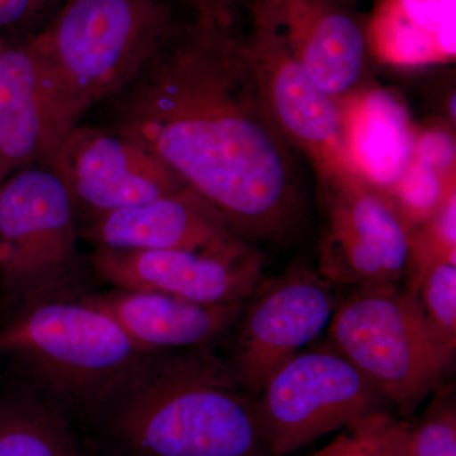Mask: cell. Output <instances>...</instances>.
Returning a JSON list of instances; mask_svg holds the SVG:
<instances>
[{
  "mask_svg": "<svg viewBox=\"0 0 456 456\" xmlns=\"http://www.w3.org/2000/svg\"><path fill=\"white\" fill-rule=\"evenodd\" d=\"M456 0H378L365 20L369 56L397 66L455 59Z\"/></svg>",
  "mask_w": 456,
  "mask_h": 456,
  "instance_id": "cell-18",
  "label": "cell"
},
{
  "mask_svg": "<svg viewBox=\"0 0 456 456\" xmlns=\"http://www.w3.org/2000/svg\"><path fill=\"white\" fill-rule=\"evenodd\" d=\"M327 338L404 419L454 369L455 353L431 338L415 301L401 287L350 289L338 301Z\"/></svg>",
  "mask_w": 456,
  "mask_h": 456,
  "instance_id": "cell-5",
  "label": "cell"
},
{
  "mask_svg": "<svg viewBox=\"0 0 456 456\" xmlns=\"http://www.w3.org/2000/svg\"><path fill=\"white\" fill-rule=\"evenodd\" d=\"M407 292L415 301L428 334L437 344L456 349V263L435 256L411 242Z\"/></svg>",
  "mask_w": 456,
  "mask_h": 456,
  "instance_id": "cell-20",
  "label": "cell"
},
{
  "mask_svg": "<svg viewBox=\"0 0 456 456\" xmlns=\"http://www.w3.org/2000/svg\"><path fill=\"white\" fill-rule=\"evenodd\" d=\"M46 2H49V0H36V11H37V9L44 7L45 3Z\"/></svg>",
  "mask_w": 456,
  "mask_h": 456,
  "instance_id": "cell-30",
  "label": "cell"
},
{
  "mask_svg": "<svg viewBox=\"0 0 456 456\" xmlns=\"http://www.w3.org/2000/svg\"><path fill=\"white\" fill-rule=\"evenodd\" d=\"M36 12V0H0V28L17 25Z\"/></svg>",
  "mask_w": 456,
  "mask_h": 456,
  "instance_id": "cell-26",
  "label": "cell"
},
{
  "mask_svg": "<svg viewBox=\"0 0 456 456\" xmlns=\"http://www.w3.org/2000/svg\"><path fill=\"white\" fill-rule=\"evenodd\" d=\"M338 301L335 285L301 261L264 278L230 334L227 362L246 391L255 397L270 375L316 340Z\"/></svg>",
  "mask_w": 456,
  "mask_h": 456,
  "instance_id": "cell-9",
  "label": "cell"
},
{
  "mask_svg": "<svg viewBox=\"0 0 456 456\" xmlns=\"http://www.w3.org/2000/svg\"><path fill=\"white\" fill-rule=\"evenodd\" d=\"M411 425L392 411L370 413L345 426L312 456H408Z\"/></svg>",
  "mask_w": 456,
  "mask_h": 456,
  "instance_id": "cell-21",
  "label": "cell"
},
{
  "mask_svg": "<svg viewBox=\"0 0 456 456\" xmlns=\"http://www.w3.org/2000/svg\"><path fill=\"white\" fill-rule=\"evenodd\" d=\"M176 9L187 12L189 17L207 18L224 23H239L244 11L242 0H169Z\"/></svg>",
  "mask_w": 456,
  "mask_h": 456,
  "instance_id": "cell-25",
  "label": "cell"
},
{
  "mask_svg": "<svg viewBox=\"0 0 456 456\" xmlns=\"http://www.w3.org/2000/svg\"><path fill=\"white\" fill-rule=\"evenodd\" d=\"M248 20L268 27L323 92L335 99L362 84L365 20L340 0H242Z\"/></svg>",
  "mask_w": 456,
  "mask_h": 456,
  "instance_id": "cell-13",
  "label": "cell"
},
{
  "mask_svg": "<svg viewBox=\"0 0 456 456\" xmlns=\"http://www.w3.org/2000/svg\"><path fill=\"white\" fill-rule=\"evenodd\" d=\"M5 173L4 170H3L2 163H0V185L3 184V182L5 180Z\"/></svg>",
  "mask_w": 456,
  "mask_h": 456,
  "instance_id": "cell-29",
  "label": "cell"
},
{
  "mask_svg": "<svg viewBox=\"0 0 456 456\" xmlns=\"http://www.w3.org/2000/svg\"><path fill=\"white\" fill-rule=\"evenodd\" d=\"M455 139L449 126L430 125L416 130L413 159L446 176H455Z\"/></svg>",
  "mask_w": 456,
  "mask_h": 456,
  "instance_id": "cell-24",
  "label": "cell"
},
{
  "mask_svg": "<svg viewBox=\"0 0 456 456\" xmlns=\"http://www.w3.org/2000/svg\"><path fill=\"white\" fill-rule=\"evenodd\" d=\"M46 98L29 46H0V163L5 175L55 158Z\"/></svg>",
  "mask_w": 456,
  "mask_h": 456,
  "instance_id": "cell-17",
  "label": "cell"
},
{
  "mask_svg": "<svg viewBox=\"0 0 456 456\" xmlns=\"http://www.w3.org/2000/svg\"><path fill=\"white\" fill-rule=\"evenodd\" d=\"M340 2L345 3V4L350 5V7L355 8V5L358 4L360 0H340Z\"/></svg>",
  "mask_w": 456,
  "mask_h": 456,
  "instance_id": "cell-28",
  "label": "cell"
},
{
  "mask_svg": "<svg viewBox=\"0 0 456 456\" xmlns=\"http://www.w3.org/2000/svg\"><path fill=\"white\" fill-rule=\"evenodd\" d=\"M456 191L411 231V242L435 256L456 263Z\"/></svg>",
  "mask_w": 456,
  "mask_h": 456,
  "instance_id": "cell-23",
  "label": "cell"
},
{
  "mask_svg": "<svg viewBox=\"0 0 456 456\" xmlns=\"http://www.w3.org/2000/svg\"><path fill=\"white\" fill-rule=\"evenodd\" d=\"M316 182L318 272L335 287H401L412 228L392 198L356 174Z\"/></svg>",
  "mask_w": 456,
  "mask_h": 456,
  "instance_id": "cell-8",
  "label": "cell"
},
{
  "mask_svg": "<svg viewBox=\"0 0 456 456\" xmlns=\"http://www.w3.org/2000/svg\"><path fill=\"white\" fill-rule=\"evenodd\" d=\"M86 236L97 248L240 254L251 248L226 218L191 188L92 217Z\"/></svg>",
  "mask_w": 456,
  "mask_h": 456,
  "instance_id": "cell-14",
  "label": "cell"
},
{
  "mask_svg": "<svg viewBox=\"0 0 456 456\" xmlns=\"http://www.w3.org/2000/svg\"><path fill=\"white\" fill-rule=\"evenodd\" d=\"M77 206L49 167H26L0 185V289L17 311L84 292Z\"/></svg>",
  "mask_w": 456,
  "mask_h": 456,
  "instance_id": "cell-6",
  "label": "cell"
},
{
  "mask_svg": "<svg viewBox=\"0 0 456 456\" xmlns=\"http://www.w3.org/2000/svg\"><path fill=\"white\" fill-rule=\"evenodd\" d=\"M84 450H86V456H99L97 454V452H95L94 449L92 448V445L86 441V444H84Z\"/></svg>",
  "mask_w": 456,
  "mask_h": 456,
  "instance_id": "cell-27",
  "label": "cell"
},
{
  "mask_svg": "<svg viewBox=\"0 0 456 456\" xmlns=\"http://www.w3.org/2000/svg\"><path fill=\"white\" fill-rule=\"evenodd\" d=\"M182 20L169 0H66L28 42L56 154L84 114L125 89Z\"/></svg>",
  "mask_w": 456,
  "mask_h": 456,
  "instance_id": "cell-3",
  "label": "cell"
},
{
  "mask_svg": "<svg viewBox=\"0 0 456 456\" xmlns=\"http://www.w3.org/2000/svg\"><path fill=\"white\" fill-rule=\"evenodd\" d=\"M254 398L272 456L293 454L362 417L392 411L329 338L284 362Z\"/></svg>",
  "mask_w": 456,
  "mask_h": 456,
  "instance_id": "cell-7",
  "label": "cell"
},
{
  "mask_svg": "<svg viewBox=\"0 0 456 456\" xmlns=\"http://www.w3.org/2000/svg\"><path fill=\"white\" fill-rule=\"evenodd\" d=\"M110 101V128L149 150L246 242L265 250L299 236L298 155L270 117L239 23L182 20Z\"/></svg>",
  "mask_w": 456,
  "mask_h": 456,
  "instance_id": "cell-1",
  "label": "cell"
},
{
  "mask_svg": "<svg viewBox=\"0 0 456 456\" xmlns=\"http://www.w3.org/2000/svg\"><path fill=\"white\" fill-rule=\"evenodd\" d=\"M84 421L99 456H272L255 398L213 347L151 354Z\"/></svg>",
  "mask_w": 456,
  "mask_h": 456,
  "instance_id": "cell-2",
  "label": "cell"
},
{
  "mask_svg": "<svg viewBox=\"0 0 456 456\" xmlns=\"http://www.w3.org/2000/svg\"><path fill=\"white\" fill-rule=\"evenodd\" d=\"M245 41L264 102L285 142L307 161L316 180L355 174L342 143L338 101L312 80L268 27L250 20Z\"/></svg>",
  "mask_w": 456,
  "mask_h": 456,
  "instance_id": "cell-10",
  "label": "cell"
},
{
  "mask_svg": "<svg viewBox=\"0 0 456 456\" xmlns=\"http://www.w3.org/2000/svg\"><path fill=\"white\" fill-rule=\"evenodd\" d=\"M47 167L92 217L187 188L149 150L110 127L77 126Z\"/></svg>",
  "mask_w": 456,
  "mask_h": 456,
  "instance_id": "cell-12",
  "label": "cell"
},
{
  "mask_svg": "<svg viewBox=\"0 0 456 456\" xmlns=\"http://www.w3.org/2000/svg\"><path fill=\"white\" fill-rule=\"evenodd\" d=\"M0 353L20 365L33 389L83 419L151 355L80 294L18 312L0 330Z\"/></svg>",
  "mask_w": 456,
  "mask_h": 456,
  "instance_id": "cell-4",
  "label": "cell"
},
{
  "mask_svg": "<svg viewBox=\"0 0 456 456\" xmlns=\"http://www.w3.org/2000/svg\"><path fill=\"white\" fill-rule=\"evenodd\" d=\"M0 456H86L70 417L31 386L0 398Z\"/></svg>",
  "mask_w": 456,
  "mask_h": 456,
  "instance_id": "cell-19",
  "label": "cell"
},
{
  "mask_svg": "<svg viewBox=\"0 0 456 456\" xmlns=\"http://www.w3.org/2000/svg\"><path fill=\"white\" fill-rule=\"evenodd\" d=\"M341 136L354 173L388 193L412 163L416 130L389 90L364 86L336 99Z\"/></svg>",
  "mask_w": 456,
  "mask_h": 456,
  "instance_id": "cell-16",
  "label": "cell"
},
{
  "mask_svg": "<svg viewBox=\"0 0 456 456\" xmlns=\"http://www.w3.org/2000/svg\"><path fill=\"white\" fill-rule=\"evenodd\" d=\"M408 456H456L454 386L440 387L416 425H411Z\"/></svg>",
  "mask_w": 456,
  "mask_h": 456,
  "instance_id": "cell-22",
  "label": "cell"
},
{
  "mask_svg": "<svg viewBox=\"0 0 456 456\" xmlns=\"http://www.w3.org/2000/svg\"><path fill=\"white\" fill-rule=\"evenodd\" d=\"M147 353L213 347L231 334L244 305H209L169 294L119 289L80 293Z\"/></svg>",
  "mask_w": 456,
  "mask_h": 456,
  "instance_id": "cell-15",
  "label": "cell"
},
{
  "mask_svg": "<svg viewBox=\"0 0 456 456\" xmlns=\"http://www.w3.org/2000/svg\"><path fill=\"white\" fill-rule=\"evenodd\" d=\"M266 263L260 248L240 254L97 248L90 256L95 274L114 288L209 305H244L265 278Z\"/></svg>",
  "mask_w": 456,
  "mask_h": 456,
  "instance_id": "cell-11",
  "label": "cell"
}]
</instances>
